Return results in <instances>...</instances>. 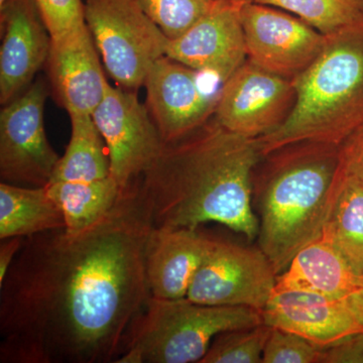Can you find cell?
Instances as JSON below:
<instances>
[{"label": "cell", "instance_id": "26", "mask_svg": "<svg viewBox=\"0 0 363 363\" xmlns=\"http://www.w3.org/2000/svg\"><path fill=\"white\" fill-rule=\"evenodd\" d=\"M321 352L322 348L298 334L272 328L262 363H320Z\"/></svg>", "mask_w": 363, "mask_h": 363}, {"label": "cell", "instance_id": "6", "mask_svg": "<svg viewBox=\"0 0 363 363\" xmlns=\"http://www.w3.org/2000/svg\"><path fill=\"white\" fill-rule=\"evenodd\" d=\"M86 25L109 75L121 87L145 84L152 65L166 55L168 38L138 0H84Z\"/></svg>", "mask_w": 363, "mask_h": 363}, {"label": "cell", "instance_id": "34", "mask_svg": "<svg viewBox=\"0 0 363 363\" xmlns=\"http://www.w3.org/2000/svg\"><path fill=\"white\" fill-rule=\"evenodd\" d=\"M362 292H363V285H362Z\"/></svg>", "mask_w": 363, "mask_h": 363}, {"label": "cell", "instance_id": "27", "mask_svg": "<svg viewBox=\"0 0 363 363\" xmlns=\"http://www.w3.org/2000/svg\"><path fill=\"white\" fill-rule=\"evenodd\" d=\"M51 38L60 37L86 23L83 0H33Z\"/></svg>", "mask_w": 363, "mask_h": 363}, {"label": "cell", "instance_id": "25", "mask_svg": "<svg viewBox=\"0 0 363 363\" xmlns=\"http://www.w3.org/2000/svg\"><path fill=\"white\" fill-rule=\"evenodd\" d=\"M143 11L169 40L187 32L211 11L214 0H138Z\"/></svg>", "mask_w": 363, "mask_h": 363}, {"label": "cell", "instance_id": "9", "mask_svg": "<svg viewBox=\"0 0 363 363\" xmlns=\"http://www.w3.org/2000/svg\"><path fill=\"white\" fill-rule=\"evenodd\" d=\"M277 276L259 247L215 240L186 298L203 305L247 307L262 312L274 293Z\"/></svg>", "mask_w": 363, "mask_h": 363}, {"label": "cell", "instance_id": "10", "mask_svg": "<svg viewBox=\"0 0 363 363\" xmlns=\"http://www.w3.org/2000/svg\"><path fill=\"white\" fill-rule=\"evenodd\" d=\"M240 18L248 61L274 75L295 80L323 50L326 35L277 7L241 4Z\"/></svg>", "mask_w": 363, "mask_h": 363}, {"label": "cell", "instance_id": "23", "mask_svg": "<svg viewBox=\"0 0 363 363\" xmlns=\"http://www.w3.org/2000/svg\"><path fill=\"white\" fill-rule=\"evenodd\" d=\"M259 4L295 13L325 35L363 14V0H260Z\"/></svg>", "mask_w": 363, "mask_h": 363}, {"label": "cell", "instance_id": "17", "mask_svg": "<svg viewBox=\"0 0 363 363\" xmlns=\"http://www.w3.org/2000/svg\"><path fill=\"white\" fill-rule=\"evenodd\" d=\"M215 240L197 229L154 227L145 250V274L150 297L178 300L187 297Z\"/></svg>", "mask_w": 363, "mask_h": 363}, {"label": "cell", "instance_id": "19", "mask_svg": "<svg viewBox=\"0 0 363 363\" xmlns=\"http://www.w3.org/2000/svg\"><path fill=\"white\" fill-rule=\"evenodd\" d=\"M63 212L47 187L0 184V240L65 228Z\"/></svg>", "mask_w": 363, "mask_h": 363}, {"label": "cell", "instance_id": "2", "mask_svg": "<svg viewBox=\"0 0 363 363\" xmlns=\"http://www.w3.org/2000/svg\"><path fill=\"white\" fill-rule=\"evenodd\" d=\"M262 157L259 140L231 133L214 118L166 143L140 179L154 226L198 229L216 222L257 240L252 178Z\"/></svg>", "mask_w": 363, "mask_h": 363}, {"label": "cell", "instance_id": "28", "mask_svg": "<svg viewBox=\"0 0 363 363\" xmlns=\"http://www.w3.org/2000/svg\"><path fill=\"white\" fill-rule=\"evenodd\" d=\"M320 363H363V330L323 348Z\"/></svg>", "mask_w": 363, "mask_h": 363}, {"label": "cell", "instance_id": "20", "mask_svg": "<svg viewBox=\"0 0 363 363\" xmlns=\"http://www.w3.org/2000/svg\"><path fill=\"white\" fill-rule=\"evenodd\" d=\"M321 236L363 281V183L344 168Z\"/></svg>", "mask_w": 363, "mask_h": 363}, {"label": "cell", "instance_id": "14", "mask_svg": "<svg viewBox=\"0 0 363 363\" xmlns=\"http://www.w3.org/2000/svg\"><path fill=\"white\" fill-rule=\"evenodd\" d=\"M240 6L229 0L215 2L187 32L168 40L164 56L223 85L247 60Z\"/></svg>", "mask_w": 363, "mask_h": 363}, {"label": "cell", "instance_id": "29", "mask_svg": "<svg viewBox=\"0 0 363 363\" xmlns=\"http://www.w3.org/2000/svg\"><path fill=\"white\" fill-rule=\"evenodd\" d=\"M343 168L363 183V124L340 145Z\"/></svg>", "mask_w": 363, "mask_h": 363}, {"label": "cell", "instance_id": "13", "mask_svg": "<svg viewBox=\"0 0 363 363\" xmlns=\"http://www.w3.org/2000/svg\"><path fill=\"white\" fill-rule=\"evenodd\" d=\"M262 323L293 332L323 348L363 330V292L331 298L306 291H274Z\"/></svg>", "mask_w": 363, "mask_h": 363}, {"label": "cell", "instance_id": "15", "mask_svg": "<svg viewBox=\"0 0 363 363\" xmlns=\"http://www.w3.org/2000/svg\"><path fill=\"white\" fill-rule=\"evenodd\" d=\"M0 11V102L6 105L30 87L48 61L51 35L33 0H7Z\"/></svg>", "mask_w": 363, "mask_h": 363}, {"label": "cell", "instance_id": "12", "mask_svg": "<svg viewBox=\"0 0 363 363\" xmlns=\"http://www.w3.org/2000/svg\"><path fill=\"white\" fill-rule=\"evenodd\" d=\"M204 75L164 56L145 81L147 107L164 143L177 142L214 116L222 84L206 86Z\"/></svg>", "mask_w": 363, "mask_h": 363}, {"label": "cell", "instance_id": "22", "mask_svg": "<svg viewBox=\"0 0 363 363\" xmlns=\"http://www.w3.org/2000/svg\"><path fill=\"white\" fill-rule=\"evenodd\" d=\"M71 138L51 182H87L111 176L108 155L101 133L89 114H71Z\"/></svg>", "mask_w": 363, "mask_h": 363}, {"label": "cell", "instance_id": "31", "mask_svg": "<svg viewBox=\"0 0 363 363\" xmlns=\"http://www.w3.org/2000/svg\"><path fill=\"white\" fill-rule=\"evenodd\" d=\"M214 1H221V0H214ZM229 1L236 2V4H243V0H229Z\"/></svg>", "mask_w": 363, "mask_h": 363}, {"label": "cell", "instance_id": "16", "mask_svg": "<svg viewBox=\"0 0 363 363\" xmlns=\"http://www.w3.org/2000/svg\"><path fill=\"white\" fill-rule=\"evenodd\" d=\"M47 62L55 95L69 116H92L104 99L108 82L87 25L51 38Z\"/></svg>", "mask_w": 363, "mask_h": 363}, {"label": "cell", "instance_id": "4", "mask_svg": "<svg viewBox=\"0 0 363 363\" xmlns=\"http://www.w3.org/2000/svg\"><path fill=\"white\" fill-rule=\"evenodd\" d=\"M292 113L257 138L262 156L300 143L341 145L363 124V14L326 35L323 50L293 81Z\"/></svg>", "mask_w": 363, "mask_h": 363}, {"label": "cell", "instance_id": "30", "mask_svg": "<svg viewBox=\"0 0 363 363\" xmlns=\"http://www.w3.org/2000/svg\"><path fill=\"white\" fill-rule=\"evenodd\" d=\"M25 238H11L1 240L0 245V284L4 281L14 259L18 257Z\"/></svg>", "mask_w": 363, "mask_h": 363}, {"label": "cell", "instance_id": "33", "mask_svg": "<svg viewBox=\"0 0 363 363\" xmlns=\"http://www.w3.org/2000/svg\"><path fill=\"white\" fill-rule=\"evenodd\" d=\"M7 0H0V7H2L4 6V4H6Z\"/></svg>", "mask_w": 363, "mask_h": 363}, {"label": "cell", "instance_id": "24", "mask_svg": "<svg viewBox=\"0 0 363 363\" xmlns=\"http://www.w3.org/2000/svg\"><path fill=\"white\" fill-rule=\"evenodd\" d=\"M272 327L264 324L250 328L222 332L212 341L200 363H260Z\"/></svg>", "mask_w": 363, "mask_h": 363}, {"label": "cell", "instance_id": "8", "mask_svg": "<svg viewBox=\"0 0 363 363\" xmlns=\"http://www.w3.org/2000/svg\"><path fill=\"white\" fill-rule=\"evenodd\" d=\"M92 117L106 143L111 177L125 190L152 166L166 143L147 105L133 90L107 83Z\"/></svg>", "mask_w": 363, "mask_h": 363}, {"label": "cell", "instance_id": "32", "mask_svg": "<svg viewBox=\"0 0 363 363\" xmlns=\"http://www.w3.org/2000/svg\"><path fill=\"white\" fill-rule=\"evenodd\" d=\"M260 0H243L245 4H250V2H259Z\"/></svg>", "mask_w": 363, "mask_h": 363}, {"label": "cell", "instance_id": "3", "mask_svg": "<svg viewBox=\"0 0 363 363\" xmlns=\"http://www.w3.org/2000/svg\"><path fill=\"white\" fill-rule=\"evenodd\" d=\"M262 160L252 178L257 240L279 274L298 250L321 238L342 175L340 145L295 143Z\"/></svg>", "mask_w": 363, "mask_h": 363}, {"label": "cell", "instance_id": "18", "mask_svg": "<svg viewBox=\"0 0 363 363\" xmlns=\"http://www.w3.org/2000/svg\"><path fill=\"white\" fill-rule=\"evenodd\" d=\"M362 285V279L342 255L321 236L298 250L285 271L277 276L274 291H306L345 298L359 292Z\"/></svg>", "mask_w": 363, "mask_h": 363}, {"label": "cell", "instance_id": "7", "mask_svg": "<svg viewBox=\"0 0 363 363\" xmlns=\"http://www.w3.org/2000/svg\"><path fill=\"white\" fill-rule=\"evenodd\" d=\"M48 97L43 80L30 84L0 112V178L25 187H45L60 157L45 135Z\"/></svg>", "mask_w": 363, "mask_h": 363}, {"label": "cell", "instance_id": "21", "mask_svg": "<svg viewBox=\"0 0 363 363\" xmlns=\"http://www.w3.org/2000/svg\"><path fill=\"white\" fill-rule=\"evenodd\" d=\"M45 187L63 212L69 233H81L96 223L123 193L111 176L95 181L51 182Z\"/></svg>", "mask_w": 363, "mask_h": 363}, {"label": "cell", "instance_id": "1", "mask_svg": "<svg viewBox=\"0 0 363 363\" xmlns=\"http://www.w3.org/2000/svg\"><path fill=\"white\" fill-rule=\"evenodd\" d=\"M154 227L138 179L89 228L26 238L0 284V362H116L150 297Z\"/></svg>", "mask_w": 363, "mask_h": 363}, {"label": "cell", "instance_id": "11", "mask_svg": "<svg viewBox=\"0 0 363 363\" xmlns=\"http://www.w3.org/2000/svg\"><path fill=\"white\" fill-rule=\"evenodd\" d=\"M295 104L292 80L247 60L222 85L214 119L231 133L257 140L278 130Z\"/></svg>", "mask_w": 363, "mask_h": 363}, {"label": "cell", "instance_id": "5", "mask_svg": "<svg viewBox=\"0 0 363 363\" xmlns=\"http://www.w3.org/2000/svg\"><path fill=\"white\" fill-rule=\"evenodd\" d=\"M260 324L262 312L252 308L150 297L131 323L116 362L200 363L222 332Z\"/></svg>", "mask_w": 363, "mask_h": 363}]
</instances>
